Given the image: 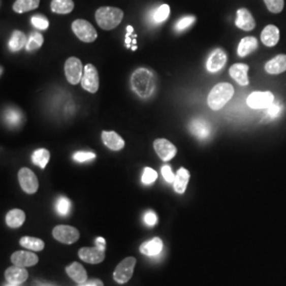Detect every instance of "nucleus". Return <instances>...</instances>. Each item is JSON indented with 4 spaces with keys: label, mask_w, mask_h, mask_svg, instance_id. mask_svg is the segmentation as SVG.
Here are the masks:
<instances>
[{
    "label": "nucleus",
    "mask_w": 286,
    "mask_h": 286,
    "mask_svg": "<svg viewBox=\"0 0 286 286\" xmlns=\"http://www.w3.org/2000/svg\"><path fill=\"white\" fill-rule=\"evenodd\" d=\"M55 209H56V212L59 215H67L70 212V209H71V203L66 197H58L57 201L55 203Z\"/></svg>",
    "instance_id": "33"
},
{
    "label": "nucleus",
    "mask_w": 286,
    "mask_h": 286,
    "mask_svg": "<svg viewBox=\"0 0 286 286\" xmlns=\"http://www.w3.org/2000/svg\"><path fill=\"white\" fill-rule=\"evenodd\" d=\"M102 141L103 143L111 151H120L125 145L123 138L116 133V132H102Z\"/></svg>",
    "instance_id": "18"
},
{
    "label": "nucleus",
    "mask_w": 286,
    "mask_h": 286,
    "mask_svg": "<svg viewBox=\"0 0 286 286\" xmlns=\"http://www.w3.org/2000/svg\"><path fill=\"white\" fill-rule=\"evenodd\" d=\"M20 245L32 251H41L45 248V243L41 239L32 236H23L20 239Z\"/></svg>",
    "instance_id": "30"
},
{
    "label": "nucleus",
    "mask_w": 286,
    "mask_h": 286,
    "mask_svg": "<svg viewBox=\"0 0 286 286\" xmlns=\"http://www.w3.org/2000/svg\"><path fill=\"white\" fill-rule=\"evenodd\" d=\"M259 46V42L253 36H246L239 44L238 47V54L241 57H245L252 53L255 50H257Z\"/></svg>",
    "instance_id": "23"
},
{
    "label": "nucleus",
    "mask_w": 286,
    "mask_h": 286,
    "mask_svg": "<svg viewBox=\"0 0 286 286\" xmlns=\"http://www.w3.org/2000/svg\"><path fill=\"white\" fill-rule=\"evenodd\" d=\"M128 34H126V36H125V42H126V45H128V48H130L131 47V45H130V43H131V34L134 32V29H133V27H131V26H129L128 28Z\"/></svg>",
    "instance_id": "45"
},
{
    "label": "nucleus",
    "mask_w": 286,
    "mask_h": 286,
    "mask_svg": "<svg viewBox=\"0 0 286 286\" xmlns=\"http://www.w3.org/2000/svg\"><path fill=\"white\" fill-rule=\"evenodd\" d=\"M227 63V53L223 49H215V50L210 54L207 60V69L209 72H217L219 71Z\"/></svg>",
    "instance_id": "13"
},
{
    "label": "nucleus",
    "mask_w": 286,
    "mask_h": 286,
    "mask_svg": "<svg viewBox=\"0 0 286 286\" xmlns=\"http://www.w3.org/2000/svg\"><path fill=\"white\" fill-rule=\"evenodd\" d=\"M169 15H170V7L168 5H161L155 12L154 20L157 23H161L168 19Z\"/></svg>",
    "instance_id": "34"
},
{
    "label": "nucleus",
    "mask_w": 286,
    "mask_h": 286,
    "mask_svg": "<svg viewBox=\"0 0 286 286\" xmlns=\"http://www.w3.org/2000/svg\"><path fill=\"white\" fill-rule=\"evenodd\" d=\"M18 180L21 189L28 194H34L39 190V179H37L35 174L28 168H21L19 170Z\"/></svg>",
    "instance_id": "9"
},
{
    "label": "nucleus",
    "mask_w": 286,
    "mask_h": 286,
    "mask_svg": "<svg viewBox=\"0 0 286 286\" xmlns=\"http://www.w3.org/2000/svg\"><path fill=\"white\" fill-rule=\"evenodd\" d=\"M157 179V172L152 168H145L142 174V183L143 184H152Z\"/></svg>",
    "instance_id": "36"
},
{
    "label": "nucleus",
    "mask_w": 286,
    "mask_h": 286,
    "mask_svg": "<svg viewBox=\"0 0 286 286\" xmlns=\"http://www.w3.org/2000/svg\"><path fill=\"white\" fill-rule=\"evenodd\" d=\"M96 158V154L91 152H77L73 154V159L78 163H85V161L92 160Z\"/></svg>",
    "instance_id": "39"
},
{
    "label": "nucleus",
    "mask_w": 286,
    "mask_h": 286,
    "mask_svg": "<svg viewBox=\"0 0 286 286\" xmlns=\"http://www.w3.org/2000/svg\"><path fill=\"white\" fill-rule=\"evenodd\" d=\"M194 21H195L194 16H184L177 21V23L175 24V30L176 31H183L186 28H189L191 24H193Z\"/></svg>",
    "instance_id": "38"
},
{
    "label": "nucleus",
    "mask_w": 286,
    "mask_h": 286,
    "mask_svg": "<svg viewBox=\"0 0 286 286\" xmlns=\"http://www.w3.org/2000/svg\"><path fill=\"white\" fill-rule=\"evenodd\" d=\"M31 22L35 28L41 30H46L49 27V20L43 15H34L31 18Z\"/></svg>",
    "instance_id": "37"
},
{
    "label": "nucleus",
    "mask_w": 286,
    "mask_h": 286,
    "mask_svg": "<svg viewBox=\"0 0 286 286\" xmlns=\"http://www.w3.org/2000/svg\"><path fill=\"white\" fill-rule=\"evenodd\" d=\"M154 148L161 160L169 161L177 154V148L167 139H156L154 141Z\"/></svg>",
    "instance_id": "12"
},
{
    "label": "nucleus",
    "mask_w": 286,
    "mask_h": 286,
    "mask_svg": "<svg viewBox=\"0 0 286 286\" xmlns=\"http://www.w3.org/2000/svg\"><path fill=\"white\" fill-rule=\"evenodd\" d=\"M131 85L135 93L142 98H150L156 87L154 74L145 68H139L134 71L131 77Z\"/></svg>",
    "instance_id": "1"
},
{
    "label": "nucleus",
    "mask_w": 286,
    "mask_h": 286,
    "mask_svg": "<svg viewBox=\"0 0 286 286\" xmlns=\"http://www.w3.org/2000/svg\"><path fill=\"white\" fill-rule=\"evenodd\" d=\"M280 31L278 27L273 24H268L261 33V42L267 47H273L279 43Z\"/></svg>",
    "instance_id": "20"
},
{
    "label": "nucleus",
    "mask_w": 286,
    "mask_h": 286,
    "mask_svg": "<svg viewBox=\"0 0 286 286\" xmlns=\"http://www.w3.org/2000/svg\"><path fill=\"white\" fill-rule=\"evenodd\" d=\"M53 238L58 242L63 244H73L80 239V232L77 228L67 225H58L56 226L53 231Z\"/></svg>",
    "instance_id": "8"
},
{
    "label": "nucleus",
    "mask_w": 286,
    "mask_h": 286,
    "mask_svg": "<svg viewBox=\"0 0 286 286\" xmlns=\"http://www.w3.org/2000/svg\"><path fill=\"white\" fill-rule=\"evenodd\" d=\"M96 243H97V246L99 247V248H101L102 250H105V248H106V241L103 239V238H98L97 240H96Z\"/></svg>",
    "instance_id": "44"
},
{
    "label": "nucleus",
    "mask_w": 286,
    "mask_h": 286,
    "mask_svg": "<svg viewBox=\"0 0 286 286\" xmlns=\"http://www.w3.org/2000/svg\"><path fill=\"white\" fill-rule=\"evenodd\" d=\"M144 221L148 226H155L158 223V217L154 211H147L144 215Z\"/></svg>",
    "instance_id": "41"
},
{
    "label": "nucleus",
    "mask_w": 286,
    "mask_h": 286,
    "mask_svg": "<svg viewBox=\"0 0 286 286\" xmlns=\"http://www.w3.org/2000/svg\"><path fill=\"white\" fill-rule=\"evenodd\" d=\"M35 286H56L53 284H46V283H41V282H35Z\"/></svg>",
    "instance_id": "46"
},
{
    "label": "nucleus",
    "mask_w": 286,
    "mask_h": 286,
    "mask_svg": "<svg viewBox=\"0 0 286 286\" xmlns=\"http://www.w3.org/2000/svg\"><path fill=\"white\" fill-rule=\"evenodd\" d=\"M13 265L20 267H29L39 263V257L30 251H16L11 257Z\"/></svg>",
    "instance_id": "15"
},
{
    "label": "nucleus",
    "mask_w": 286,
    "mask_h": 286,
    "mask_svg": "<svg viewBox=\"0 0 286 286\" xmlns=\"http://www.w3.org/2000/svg\"><path fill=\"white\" fill-rule=\"evenodd\" d=\"M80 286H104L103 282L101 280H90V281H86L82 284H80Z\"/></svg>",
    "instance_id": "43"
},
{
    "label": "nucleus",
    "mask_w": 286,
    "mask_h": 286,
    "mask_svg": "<svg viewBox=\"0 0 286 286\" xmlns=\"http://www.w3.org/2000/svg\"><path fill=\"white\" fill-rule=\"evenodd\" d=\"M161 174H163L164 179L167 182L174 183V180H175V176L176 175H174V173H173V171H172L170 166H164L163 168H161Z\"/></svg>",
    "instance_id": "40"
},
{
    "label": "nucleus",
    "mask_w": 286,
    "mask_h": 286,
    "mask_svg": "<svg viewBox=\"0 0 286 286\" xmlns=\"http://www.w3.org/2000/svg\"><path fill=\"white\" fill-rule=\"evenodd\" d=\"M123 16V11L114 7H101L96 12V20L99 27L106 31L117 28L121 23Z\"/></svg>",
    "instance_id": "2"
},
{
    "label": "nucleus",
    "mask_w": 286,
    "mask_h": 286,
    "mask_svg": "<svg viewBox=\"0 0 286 286\" xmlns=\"http://www.w3.org/2000/svg\"><path fill=\"white\" fill-rule=\"evenodd\" d=\"M248 70H249V66L246 64L238 63L234 64L230 67L229 73L231 78L241 86H247L249 84V79H248Z\"/></svg>",
    "instance_id": "16"
},
{
    "label": "nucleus",
    "mask_w": 286,
    "mask_h": 286,
    "mask_svg": "<svg viewBox=\"0 0 286 286\" xmlns=\"http://www.w3.org/2000/svg\"><path fill=\"white\" fill-rule=\"evenodd\" d=\"M235 26L243 31H251L256 28V20L249 10L242 8L236 12Z\"/></svg>",
    "instance_id": "14"
},
{
    "label": "nucleus",
    "mask_w": 286,
    "mask_h": 286,
    "mask_svg": "<svg viewBox=\"0 0 286 286\" xmlns=\"http://www.w3.org/2000/svg\"><path fill=\"white\" fill-rule=\"evenodd\" d=\"M136 265V259L133 257L124 259L118 264L114 272V279L116 282L123 284L131 280Z\"/></svg>",
    "instance_id": "6"
},
{
    "label": "nucleus",
    "mask_w": 286,
    "mask_h": 286,
    "mask_svg": "<svg viewBox=\"0 0 286 286\" xmlns=\"http://www.w3.org/2000/svg\"><path fill=\"white\" fill-rule=\"evenodd\" d=\"M5 277H6L7 281L10 282V283L21 284L28 279L29 273H28L27 269H24V267L14 265L12 267H9L6 270Z\"/></svg>",
    "instance_id": "19"
},
{
    "label": "nucleus",
    "mask_w": 286,
    "mask_h": 286,
    "mask_svg": "<svg viewBox=\"0 0 286 286\" xmlns=\"http://www.w3.org/2000/svg\"><path fill=\"white\" fill-rule=\"evenodd\" d=\"M79 257L82 261L89 264H99L105 259V250H102L98 246L83 247L79 250Z\"/></svg>",
    "instance_id": "11"
},
{
    "label": "nucleus",
    "mask_w": 286,
    "mask_h": 286,
    "mask_svg": "<svg viewBox=\"0 0 286 286\" xmlns=\"http://www.w3.org/2000/svg\"><path fill=\"white\" fill-rule=\"evenodd\" d=\"M265 70L269 74H280L286 71V54H279L268 60Z\"/></svg>",
    "instance_id": "21"
},
{
    "label": "nucleus",
    "mask_w": 286,
    "mask_h": 286,
    "mask_svg": "<svg viewBox=\"0 0 286 286\" xmlns=\"http://www.w3.org/2000/svg\"><path fill=\"white\" fill-rule=\"evenodd\" d=\"M189 179H190V173L188 170L181 168L177 171L175 180H174V190L176 191V193L183 194L185 192Z\"/></svg>",
    "instance_id": "25"
},
{
    "label": "nucleus",
    "mask_w": 286,
    "mask_h": 286,
    "mask_svg": "<svg viewBox=\"0 0 286 286\" xmlns=\"http://www.w3.org/2000/svg\"><path fill=\"white\" fill-rule=\"evenodd\" d=\"M44 44V36L39 32H33L28 39L26 49L28 51H34L36 49H40Z\"/></svg>",
    "instance_id": "32"
},
{
    "label": "nucleus",
    "mask_w": 286,
    "mask_h": 286,
    "mask_svg": "<svg viewBox=\"0 0 286 286\" xmlns=\"http://www.w3.org/2000/svg\"><path fill=\"white\" fill-rule=\"evenodd\" d=\"M73 33L84 43H92L98 39V33L92 24L85 19H77L71 24Z\"/></svg>",
    "instance_id": "4"
},
{
    "label": "nucleus",
    "mask_w": 286,
    "mask_h": 286,
    "mask_svg": "<svg viewBox=\"0 0 286 286\" xmlns=\"http://www.w3.org/2000/svg\"><path fill=\"white\" fill-rule=\"evenodd\" d=\"M50 160V153L46 148H39L32 154L33 164L39 166L42 169H45Z\"/></svg>",
    "instance_id": "31"
},
{
    "label": "nucleus",
    "mask_w": 286,
    "mask_h": 286,
    "mask_svg": "<svg viewBox=\"0 0 286 286\" xmlns=\"http://www.w3.org/2000/svg\"><path fill=\"white\" fill-rule=\"evenodd\" d=\"M281 110V106L278 103H272L268 108H267V115L270 118H276Z\"/></svg>",
    "instance_id": "42"
},
{
    "label": "nucleus",
    "mask_w": 286,
    "mask_h": 286,
    "mask_svg": "<svg viewBox=\"0 0 286 286\" xmlns=\"http://www.w3.org/2000/svg\"><path fill=\"white\" fill-rule=\"evenodd\" d=\"M190 131L198 139L205 140L210 136L211 126L209 122H207L206 120L197 118L190 123Z\"/></svg>",
    "instance_id": "17"
},
{
    "label": "nucleus",
    "mask_w": 286,
    "mask_h": 286,
    "mask_svg": "<svg viewBox=\"0 0 286 286\" xmlns=\"http://www.w3.org/2000/svg\"><path fill=\"white\" fill-rule=\"evenodd\" d=\"M51 11L56 14H69L74 9V3L72 0H52Z\"/></svg>",
    "instance_id": "28"
},
{
    "label": "nucleus",
    "mask_w": 286,
    "mask_h": 286,
    "mask_svg": "<svg viewBox=\"0 0 286 286\" xmlns=\"http://www.w3.org/2000/svg\"><path fill=\"white\" fill-rule=\"evenodd\" d=\"M41 0H16L13 4V10L18 14L35 10L40 7Z\"/></svg>",
    "instance_id": "29"
},
{
    "label": "nucleus",
    "mask_w": 286,
    "mask_h": 286,
    "mask_svg": "<svg viewBox=\"0 0 286 286\" xmlns=\"http://www.w3.org/2000/svg\"><path fill=\"white\" fill-rule=\"evenodd\" d=\"M27 43H28V37L26 36V34L21 31L15 30L13 33H12V36L9 42V48L11 51L17 52L21 50L22 48L26 47Z\"/></svg>",
    "instance_id": "26"
},
{
    "label": "nucleus",
    "mask_w": 286,
    "mask_h": 286,
    "mask_svg": "<svg viewBox=\"0 0 286 286\" xmlns=\"http://www.w3.org/2000/svg\"><path fill=\"white\" fill-rule=\"evenodd\" d=\"M275 101V97L270 91H255L247 98V104L252 109L268 108Z\"/></svg>",
    "instance_id": "10"
},
{
    "label": "nucleus",
    "mask_w": 286,
    "mask_h": 286,
    "mask_svg": "<svg viewBox=\"0 0 286 286\" xmlns=\"http://www.w3.org/2000/svg\"><path fill=\"white\" fill-rule=\"evenodd\" d=\"M26 219V214L20 209H13L8 212L6 216L7 225L11 228H18L20 227Z\"/></svg>",
    "instance_id": "27"
},
{
    "label": "nucleus",
    "mask_w": 286,
    "mask_h": 286,
    "mask_svg": "<svg viewBox=\"0 0 286 286\" xmlns=\"http://www.w3.org/2000/svg\"><path fill=\"white\" fill-rule=\"evenodd\" d=\"M5 286H19V284H15V283H10V282H8Z\"/></svg>",
    "instance_id": "47"
},
{
    "label": "nucleus",
    "mask_w": 286,
    "mask_h": 286,
    "mask_svg": "<svg viewBox=\"0 0 286 286\" xmlns=\"http://www.w3.org/2000/svg\"><path fill=\"white\" fill-rule=\"evenodd\" d=\"M82 87L88 92L96 93L99 89V72L92 64H87L84 67V73L81 81Z\"/></svg>",
    "instance_id": "7"
},
{
    "label": "nucleus",
    "mask_w": 286,
    "mask_h": 286,
    "mask_svg": "<svg viewBox=\"0 0 286 286\" xmlns=\"http://www.w3.org/2000/svg\"><path fill=\"white\" fill-rule=\"evenodd\" d=\"M234 94L233 86L229 83H219L211 89L208 96V105L212 110H218L225 106Z\"/></svg>",
    "instance_id": "3"
},
{
    "label": "nucleus",
    "mask_w": 286,
    "mask_h": 286,
    "mask_svg": "<svg viewBox=\"0 0 286 286\" xmlns=\"http://www.w3.org/2000/svg\"><path fill=\"white\" fill-rule=\"evenodd\" d=\"M266 8L269 12L275 14H279L283 11L284 0H264Z\"/></svg>",
    "instance_id": "35"
},
{
    "label": "nucleus",
    "mask_w": 286,
    "mask_h": 286,
    "mask_svg": "<svg viewBox=\"0 0 286 286\" xmlns=\"http://www.w3.org/2000/svg\"><path fill=\"white\" fill-rule=\"evenodd\" d=\"M164 249V243L159 238H154L140 246V251L148 257H156Z\"/></svg>",
    "instance_id": "22"
},
{
    "label": "nucleus",
    "mask_w": 286,
    "mask_h": 286,
    "mask_svg": "<svg viewBox=\"0 0 286 286\" xmlns=\"http://www.w3.org/2000/svg\"><path fill=\"white\" fill-rule=\"evenodd\" d=\"M84 73V68L82 65L81 59L78 57H69L65 63V74L67 81L72 84L77 85L82 81V77Z\"/></svg>",
    "instance_id": "5"
},
{
    "label": "nucleus",
    "mask_w": 286,
    "mask_h": 286,
    "mask_svg": "<svg viewBox=\"0 0 286 286\" xmlns=\"http://www.w3.org/2000/svg\"><path fill=\"white\" fill-rule=\"evenodd\" d=\"M67 275L74 281L79 284H82L87 281V272L85 268L78 262H74L71 265L66 267Z\"/></svg>",
    "instance_id": "24"
}]
</instances>
